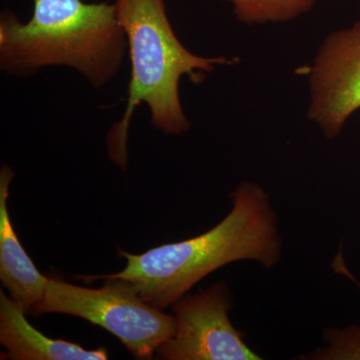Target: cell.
<instances>
[{
	"instance_id": "obj_1",
	"label": "cell",
	"mask_w": 360,
	"mask_h": 360,
	"mask_svg": "<svg viewBox=\"0 0 360 360\" xmlns=\"http://www.w3.org/2000/svg\"><path fill=\"white\" fill-rule=\"evenodd\" d=\"M231 200V212L210 231L141 255L120 250L127 258L125 269L105 276L129 283L144 302L163 310L231 262L255 260L272 269L281 259L283 243L269 194L259 184L243 181Z\"/></svg>"
},
{
	"instance_id": "obj_2",
	"label": "cell",
	"mask_w": 360,
	"mask_h": 360,
	"mask_svg": "<svg viewBox=\"0 0 360 360\" xmlns=\"http://www.w3.org/2000/svg\"><path fill=\"white\" fill-rule=\"evenodd\" d=\"M116 18L127 40L130 79L127 108L108 134V155L116 165H127V139L132 116L143 103L150 123L165 134L191 129L179 96L182 77L202 84L219 66L238 65L236 56L205 58L187 49L177 37L167 15L165 0H115Z\"/></svg>"
},
{
	"instance_id": "obj_3",
	"label": "cell",
	"mask_w": 360,
	"mask_h": 360,
	"mask_svg": "<svg viewBox=\"0 0 360 360\" xmlns=\"http://www.w3.org/2000/svg\"><path fill=\"white\" fill-rule=\"evenodd\" d=\"M127 54L115 4L84 0H33L32 18L0 16V70L27 78L49 66L79 73L94 89L112 82Z\"/></svg>"
},
{
	"instance_id": "obj_4",
	"label": "cell",
	"mask_w": 360,
	"mask_h": 360,
	"mask_svg": "<svg viewBox=\"0 0 360 360\" xmlns=\"http://www.w3.org/2000/svg\"><path fill=\"white\" fill-rule=\"evenodd\" d=\"M77 279L86 283L103 279L104 284L101 288H86L49 278L44 298L30 314L84 319L120 338L139 359H153L156 349L174 335L175 317L144 302L129 283L105 276Z\"/></svg>"
},
{
	"instance_id": "obj_5",
	"label": "cell",
	"mask_w": 360,
	"mask_h": 360,
	"mask_svg": "<svg viewBox=\"0 0 360 360\" xmlns=\"http://www.w3.org/2000/svg\"><path fill=\"white\" fill-rule=\"evenodd\" d=\"M233 297L229 285L217 283L174 303V335L156 349L167 360H259L236 330L229 311Z\"/></svg>"
},
{
	"instance_id": "obj_6",
	"label": "cell",
	"mask_w": 360,
	"mask_h": 360,
	"mask_svg": "<svg viewBox=\"0 0 360 360\" xmlns=\"http://www.w3.org/2000/svg\"><path fill=\"white\" fill-rule=\"evenodd\" d=\"M307 75V117L326 139H335L360 110V20L329 33Z\"/></svg>"
},
{
	"instance_id": "obj_7",
	"label": "cell",
	"mask_w": 360,
	"mask_h": 360,
	"mask_svg": "<svg viewBox=\"0 0 360 360\" xmlns=\"http://www.w3.org/2000/svg\"><path fill=\"white\" fill-rule=\"evenodd\" d=\"M11 167L0 169V279L11 300L28 314L44 298L49 278L42 276L23 250L7 210Z\"/></svg>"
},
{
	"instance_id": "obj_8",
	"label": "cell",
	"mask_w": 360,
	"mask_h": 360,
	"mask_svg": "<svg viewBox=\"0 0 360 360\" xmlns=\"http://www.w3.org/2000/svg\"><path fill=\"white\" fill-rule=\"evenodd\" d=\"M20 305L0 292V342L6 359L13 360H105L104 347L86 350L75 343L52 340L37 330L25 319Z\"/></svg>"
},
{
	"instance_id": "obj_9",
	"label": "cell",
	"mask_w": 360,
	"mask_h": 360,
	"mask_svg": "<svg viewBox=\"0 0 360 360\" xmlns=\"http://www.w3.org/2000/svg\"><path fill=\"white\" fill-rule=\"evenodd\" d=\"M245 25L288 22L309 13L319 0H224Z\"/></svg>"
},
{
	"instance_id": "obj_10",
	"label": "cell",
	"mask_w": 360,
	"mask_h": 360,
	"mask_svg": "<svg viewBox=\"0 0 360 360\" xmlns=\"http://www.w3.org/2000/svg\"><path fill=\"white\" fill-rule=\"evenodd\" d=\"M328 347L311 352L307 359L360 360V326H347L345 329H328L324 331Z\"/></svg>"
},
{
	"instance_id": "obj_11",
	"label": "cell",
	"mask_w": 360,
	"mask_h": 360,
	"mask_svg": "<svg viewBox=\"0 0 360 360\" xmlns=\"http://www.w3.org/2000/svg\"><path fill=\"white\" fill-rule=\"evenodd\" d=\"M360 286V285H359Z\"/></svg>"
}]
</instances>
